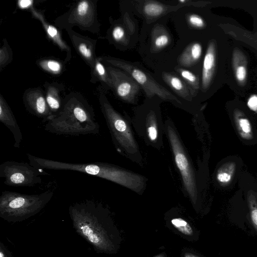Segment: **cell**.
Listing matches in <instances>:
<instances>
[{
  "mask_svg": "<svg viewBox=\"0 0 257 257\" xmlns=\"http://www.w3.org/2000/svg\"><path fill=\"white\" fill-rule=\"evenodd\" d=\"M216 62V45L214 41H211L208 44L203 61L201 88L203 91H206L211 84L214 75Z\"/></svg>",
  "mask_w": 257,
  "mask_h": 257,
  "instance_id": "14",
  "label": "cell"
},
{
  "mask_svg": "<svg viewBox=\"0 0 257 257\" xmlns=\"http://www.w3.org/2000/svg\"><path fill=\"white\" fill-rule=\"evenodd\" d=\"M32 1H20L18 5L20 8L22 9L31 8L30 7L32 6Z\"/></svg>",
  "mask_w": 257,
  "mask_h": 257,
  "instance_id": "34",
  "label": "cell"
},
{
  "mask_svg": "<svg viewBox=\"0 0 257 257\" xmlns=\"http://www.w3.org/2000/svg\"><path fill=\"white\" fill-rule=\"evenodd\" d=\"M37 64L43 70L54 75L60 74L64 69L63 64L55 59H41L37 61Z\"/></svg>",
  "mask_w": 257,
  "mask_h": 257,
  "instance_id": "25",
  "label": "cell"
},
{
  "mask_svg": "<svg viewBox=\"0 0 257 257\" xmlns=\"http://www.w3.org/2000/svg\"><path fill=\"white\" fill-rule=\"evenodd\" d=\"M102 62L117 67L129 74L143 89L146 96H157L181 108L188 110L187 104L183 102L165 87L158 83L148 72L134 63L109 56L100 57Z\"/></svg>",
  "mask_w": 257,
  "mask_h": 257,
  "instance_id": "6",
  "label": "cell"
},
{
  "mask_svg": "<svg viewBox=\"0 0 257 257\" xmlns=\"http://www.w3.org/2000/svg\"><path fill=\"white\" fill-rule=\"evenodd\" d=\"M175 70L196 95L199 89L198 78L192 72L181 67H176Z\"/></svg>",
  "mask_w": 257,
  "mask_h": 257,
  "instance_id": "24",
  "label": "cell"
},
{
  "mask_svg": "<svg viewBox=\"0 0 257 257\" xmlns=\"http://www.w3.org/2000/svg\"><path fill=\"white\" fill-rule=\"evenodd\" d=\"M248 107L252 111H257V95L252 94L249 96L247 101Z\"/></svg>",
  "mask_w": 257,
  "mask_h": 257,
  "instance_id": "32",
  "label": "cell"
},
{
  "mask_svg": "<svg viewBox=\"0 0 257 257\" xmlns=\"http://www.w3.org/2000/svg\"><path fill=\"white\" fill-rule=\"evenodd\" d=\"M99 102L117 151L133 162L142 164L143 158L135 137L130 118L116 111L104 94L99 95Z\"/></svg>",
  "mask_w": 257,
  "mask_h": 257,
  "instance_id": "3",
  "label": "cell"
},
{
  "mask_svg": "<svg viewBox=\"0 0 257 257\" xmlns=\"http://www.w3.org/2000/svg\"><path fill=\"white\" fill-rule=\"evenodd\" d=\"M54 22L61 29L71 30L77 26L83 30L98 33L100 24L97 17V1H78L68 12L56 18Z\"/></svg>",
  "mask_w": 257,
  "mask_h": 257,
  "instance_id": "8",
  "label": "cell"
},
{
  "mask_svg": "<svg viewBox=\"0 0 257 257\" xmlns=\"http://www.w3.org/2000/svg\"><path fill=\"white\" fill-rule=\"evenodd\" d=\"M173 225L180 231L186 235H191L193 231L189 224L183 219L174 218L171 220Z\"/></svg>",
  "mask_w": 257,
  "mask_h": 257,
  "instance_id": "28",
  "label": "cell"
},
{
  "mask_svg": "<svg viewBox=\"0 0 257 257\" xmlns=\"http://www.w3.org/2000/svg\"><path fill=\"white\" fill-rule=\"evenodd\" d=\"M232 63L235 79L241 85L245 84L247 76V61L243 53L238 49L232 53Z\"/></svg>",
  "mask_w": 257,
  "mask_h": 257,
  "instance_id": "17",
  "label": "cell"
},
{
  "mask_svg": "<svg viewBox=\"0 0 257 257\" xmlns=\"http://www.w3.org/2000/svg\"><path fill=\"white\" fill-rule=\"evenodd\" d=\"M46 88L45 97L52 116L60 111L63 100L60 95V88L57 84L48 83L45 84Z\"/></svg>",
  "mask_w": 257,
  "mask_h": 257,
  "instance_id": "18",
  "label": "cell"
},
{
  "mask_svg": "<svg viewBox=\"0 0 257 257\" xmlns=\"http://www.w3.org/2000/svg\"><path fill=\"white\" fill-rule=\"evenodd\" d=\"M42 171L30 163L8 161L0 165V177L13 187H33L42 183Z\"/></svg>",
  "mask_w": 257,
  "mask_h": 257,
  "instance_id": "9",
  "label": "cell"
},
{
  "mask_svg": "<svg viewBox=\"0 0 257 257\" xmlns=\"http://www.w3.org/2000/svg\"><path fill=\"white\" fill-rule=\"evenodd\" d=\"M66 31L77 53L92 69L97 57L95 54L96 40L82 35L72 29Z\"/></svg>",
  "mask_w": 257,
  "mask_h": 257,
  "instance_id": "12",
  "label": "cell"
},
{
  "mask_svg": "<svg viewBox=\"0 0 257 257\" xmlns=\"http://www.w3.org/2000/svg\"><path fill=\"white\" fill-rule=\"evenodd\" d=\"M236 168L234 162H229L223 164L217 171L216 178L217 182L222 185H227L232 180Z\"/></svg>",
  "mask_w": 257,
  "mask_h": 257,
  "instance_id": "22",
  "label": "cell"
},
{
  "mask_svg": "<svg viewBox=\"0 0 257 257\" xmlns=\"http://www.w3.org/2000/svg\"><path fill=\"white\" fill-rule=\"evenodd\" d=\"M168 9V7L167 6L154 1L145 2L143 7L144 15L152 18L162 15Z\"/></svg>",
  "mask_w": 257,
  "mask_h": 257,
  "instance_id": "23",
  "label": "cell"
},
{
  "mask_svg": "<svg viewBox=\"0 0 257 257\" xmlns=\"http://www.w3.org/2000/svg\"><path fill=\"white\" fill-rule=\"evenodd\" d=\"M163 81L179 97L186 101H192L196 95L189 86L177 75L169 72H163Z\"/></svg>",
  "mask_w": 257,
  "mask_h": 257,
  "instance_id": "16",
  "label": "cell"
},
{
  "mask_svg": "<svg viewBox=\"0 0 257 257\" xmlns=\"http://www.w3.org/2000/svg\"><path fill=\"white\" fill-rule=\"evenodd\" d=\"M0 257H13L11 251L2 242H0Z\"/></svg>",
  "mask_w": 257,
  "mask_h": 257,
  "instance_id": "33",
  "label": "cell"
},
{
  "mask_svg": "<svg viewBox=\"0 0 257 257\" xmlns=\"http://www.w3.org/2000/svg\"><path fill=\"white\" fill-rule=\"evenodd\" d=\"M169 36L165 34H160L155 38L153 41L154 47L157 49H162L166 47L169 43Z\"/></svg>",
  "mask_w": 257,
  "mask_h": 257,
  "instance_id": "31",
  "label": "cell"
},
{
  "mask_svg": "<svg viewBox=\"0 0 257 257\" xmlns=\"http://www.w3.org/2000/svg\"><path fill=\"white\" fill-rule=\"evenodd\" d=\"M233 117L235 126L240 137L246 140L252 139V127L249 119L239 110L234 111Z\"/></svg>",
  "mask_w": 257,
  "mask_h": 257,
  "instance_id": "21",
  "label": "cell"
},
{
  "mask_svg": "<svg viewBox=\"0 0 257 257\" xmlns=\"http://www.w3.org/2000/svg\"><path fill=\"white\" fill-rule=\"evenodd\" d=\"M46 122L45 130L58 135L78 136L99 132L93 108L83 96L76 92L67 95L59 113Z\"/></svg>",
  "mask_w": 257,
  "mask_h": 257,
  "instance_id": "1",
  "label": "cell"
},
{
  "mask_svg": "<svg viewBox=\"0 0 257 257\" xmlns=\"http://www.w3.org/2000/svg\"><path fill=\"white\" fill-rule=\"evenodd\" d=\"M30 11L33 16L41 23L49 39H50L62 51L66 53V57L65 61L67 62L70 61L72 57L71 48L63 39L59 30L54 26L48 23L44 15L40 11L36 10L33 7L30 8Z\"/></svg>",
  "mask_w": 257,
  "mask_h": 257,
  "instance_id": "13",
  "label": "cell"
},
{
  "mask_svg": "<svg viewBox=\"0 0 257 257\" xmlns=\"http://www.w3.org/2000/svg\"><path fill=\"white\" fill-rule=\"evenodd\" d=\"M161 100L157 96L147 97L143 104L135 108L133 117L130 118L137 134L146 144L157 149L164 146L165 123L160 106Z\"/></svg>",
  "mask_w": 257,
  "mask_h": 257,
  "instance_id": "4",
  "label": "cell"
},
{
  "mask_svg": "<svg viewBox=\"0 0 257 257\" xmlns=\"http://www.w3.org/2000/svg\"><path fill=\"white\" fill-rule=\"evenodd\" d=\"M187 21L189 25L194 28L201 29L204 28L205 26V23L203 19L199 15L195 14H189Z\"/></svg>",
  "mask_w": 257,
  "mask_h": 257,
  "instance_id": "29",
  "label": "cell"
},
{
  "mask_svg": "<svg viewBox=\"0 0 257 257\" xmlns=\"http://www.w3.org/2000/svg\"><path fill=\"white\" fill-rule=\"evenodd\" d=\"M69 213L76 232L96 251L111 249L104 224V209L100 203L89 200L76 203L70 206Z\"/></svg>",
  "mask_w": 257,
  "mask_h": 257,
  "instance_id": "2",
  "label": "cell"
},
{
  "mask_svg": "<svg viewBox=\"0 0 257 257\" xmlns=\"http://www.w3.org/2000/svg\"><path fill=\"white\" fill-rule=\"evenodd\" d=\"M105 67L115 95L127 103H136L142 88L139 83L126 72L109 65Z\"/></svg>",
  "mask_w": 257,
  "mask_h": 257,
  "instance_id": "10",
  "label": "cell"
},
{
  "mask_svg": "<svg viewBox=\"0 0 257 257\" xmlns=\"http://www.w3.org/2000/svg\"><path fill=\"white\" fill-rule=\"evenodd\" d=\"M13 53L11 48L6 40L0 49V69L2 70L12 60Z\"/></svg>",
  "mask_w": 257,
  "mask_h": 257,
  "instance_id": "27",
  "label": "cell"
},
{
  "mask_svg": "<svg viewBox=\"0 0 257 257\" xmlns=\"http://www.w3.org/2000/svg\"><path fill=\"white\" fill-rule=\"evenodd\" d=\"M23 101L27 110L32 114L47 121L52 116L47 104L45 94L40 88L27 89L23 95Z\"/></svg>",
  "mask_w": 257,
  "mask_h": 257,
  "instance_id": "11",
  "label": "cell"
},
{
  "mask_svg": "<svg viewBox=\"0 0 257 257\" xmlns=\"http://www.w3.org/2000/svg\"><path fill=\"white\" fill-rule=\"evenodd\" d=\"M0 121L13 135L14 147L19 148L23 140L22 134L12 110L2 95H0Z\"/></svg>",
  "mask_w": 257,
  "mask_h": 257,
  "instance_id": "15",
  "label": "cell"
},
{
  "mask_svg": "<svg viewBox=\"0 0 257 257\" xmlns=\"http://www.w3.org/2000/svg\"><path fill=\"white\" fill-rule=\"evenodd\" d=\"M90 81L94 83L100 82L105 88H112L110 77L100 57H97L94 66L91 70Z\"/></svg>",
  "mask_w": 257,
  "mask_h": 257,
  "instance_id": "20",
  "label": "cell"
},
{
  "mask_svg": "<svg viewBox=\"0 0 257 257\" xmlns=\"http://www.w3.org/2000/svg\"><path fill=\"white\" fill-rule=\"evenodd\" d=\"M165 133L180 173L184 189L190 198L195 201L198 193L195 171L174 124L170 119L165 122Z\"/></svg>",
  "mask_w": 257,
  "mask_h": 257,
  "instance_id": "7",
  "label": "cell"
},
{
  "mask_svg": "<svg viewBox=\"0 0 257 257\" xmlns=\"http://www.w3.org/2000/svg\"><path fill=\"white\" fill-rule=\"evenodd\" d=\"M202 53V47L198 42L188 46L179 57V63L184 67H190L199 61Z\"/></svg>",
  "mask_w": 257,
  "mask_h": 257,
  "instance_id": "19",
  "label": "cell"
},
{
  "mask_svg": "<svg viewBox=\"0 0 257 257\" xmlns=\"http://www.w3.org/2000/svg\"><path fill=\"white\" fill-rule=\"evenodd\" d=\"M125 35L124 30L121 26L116 25L112 27L110 36L112 40L118 43L123 40Z\"/></svg>",
  "mask_w": 257,
  "mask_h": 257,
  "instance_id": "30",
  "label": "cell"
},
{
  "mask_svg": "<svg viewBox=\"0 0 257 257\" xmlns=\"http://www.w3.org/2000/svg\"><path fill=\"white\" fill-rule=\"evenodd\" d=\"M250 219L251 223L257 232V193L250 190L246 196Z\"/></svg>",
  "mask_w": 257,
  "mask_h": 257,
  "instance_id": "26",
  "label": "cell"
},
{
  "mask_svg": "<svg viewBox=\"0 0 257 257\" xmlns=\"http://www.w3.org/2000/svg\"><path fill=\"white\" fill-rule=\"evenodd\" d=\"M53 195L52 191L38 194L3 191L0 197V217L12 223L25 220L40 212Z\"/></svg>",
  "mask_w": 257,
  "mask_h": 257,
  "instance_id": "5",
  "label": "cell"
}]
</instances>
